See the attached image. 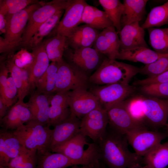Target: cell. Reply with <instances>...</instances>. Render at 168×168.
Instances as JSON below:
<instances>
[{
  "label": "cell",
  "instance_id": "1",
  "mask_svg": "<svg viewBox=\"0 0 168 168\" xmlns=\"http://www.w3.org/2000/svg\"><path fill=\"white\" fill-rule=\"evenodd\" d=\"M95 142L99 160L107 168H129L142 161V157L129 149L126 134L108 125L104 134Z\"/></svg>",
  "mask_w": 168,
  "mask_h": 168
},
{
  "label": "cell",
  "instance_id": "2",
  "mask_svg": "<svg viewBox=\"0 0 168 168\" xmlns=\"http://www.w3.org/2000/svg\"><path fill=\"white\" fill-rule=\"evenodd\" d=\"M140 70L135 66L106 58L89 77V81L97 85L128 84L131 79L140 72Z\"/></svg>",
  "mask_w": 168,
  "mask_h": 168
},
{
  "label": "cell",
  "instance_id": "3",
  "mask_svg": "<svg viewBox=\"0 0 168 168\" xmlns=\"http://www.w3.org/2000/svg\"><path fill=\"white\" fill-rule=\"evenodd\" d=\"M45 2L39 1L14 14L7 21L4 38L0 37V53L9 54L21 46L22 36L32 13Z\"/></svg>",
  "mask_w": 168,
  "mask_h": 168
},
{
  "label": "cell",
  "instance_id": "4",
  "mask_svg": "<svg viewBox=\"0 0 168 168\" xmlns=\"http://www.w3.org/2000/svg\"><path fill=\"white\" fill-rule=\"evenodd\" d=\"M53 129L32 119L15 130L12 133L26 149L42 153L49 151Z\"/></svg>",
  "mask_w": 168,
  "mask_h": 168
},
{
  "label": "cell",
  "instance_id": "5",
  "mask_svg": "<svg viewBox=\"0 0 168 168\" xmlns=\"http://www.w3.org/2000/svg\"><path fill=\"white\" fill-rule=\"evenodd\" d=\"M51 152L63 154L76 165L93 164L99 161L96 143H88L86 137L80 132L68 142L54 148Z\"/></svg>",
  "mask_w": 168,
  "mask_h": 168
},
{
  "label": "cell",
  "instance_id": "6",
  "mask_svg": "<svg viewBox=\"0 0 168 168\" xmlns=\"http://www.w3.org/2000/svg\"><path fill=\"white\" fill-rule=\"evenodd\" d=\"M72 0H53L45 2L31 15L22 36L21 46L26 48L40 26L59 11L65 10Z\"/></svg>",
  "mask_w": 168,
  "mask_h": 168
},
{
  "label": "cell",
  "instance_id": "7",
  "mask_svg": "<svg viewBox=\"0 0 168 168\" xmlns=\"http://www.w3.org/2000/svg\"><path fill=\"white\" fill-rule=\"evenodd\" d=\"M58 63L57 80L53 94L78 89L87 90L90 82L86 73L63 59Z\"/></svg>",
  "mask_w": 168,
  "mask_h": 168
},
{
  "label": "cell",
  "instance_id": "8",
  "mask_svg": "<svg viewBox=\"0 0 168 168\" xmlns=\"http://www.w3.org/2000/svg\"><path fill=\"white\" fill-rule=\"evenodd\" d=\"M139 97L146 125L154 130L166 126L168 119V98Z\"/></svg>",
  "mask_w": 168,
  "mask_h": 168
},
{
  "label": "cell",
  "instance_id": "9",
  "mask_svg": "<svg viewBox=\"0 0 168 168\" xmlns=\"http://www.w3.org/2000/svg\"><path fill=\"white\" fill-rule=\"evenodd\" d=\"M106 110L109 120L108 125L122 134H126L139 129H147L144 123L132 117L125 106L124 100L110 107Z\"/></svg>",
  "mask_w": 168,
  "mask_h": 168
},
{
  "label": "cell",
  "instance_id": "10",
  "mask_svg": "<svg viewBox=\"0 0 168 168\" xmlns=\"http://www.w3.org/2000/svg\"><path fill=\"white\" fill-rule=\"evenodd\" d=\"M135 88L129 84L115 83L97 86L90 91L98 98L106 110L110 107L125 100L135 91Z\"/></svg>",
  "mask_w": 168,
  "mask_h": 168
},
{
  "label": "cell",
  "instance_id": "11",
  "mask_svg": "<svg viewBox=\"0 0 168 168\" xmlns=\"http://www.w3.org/2000/svg\"><path fill=\"white\" fill-rule=\"evenodd\" d=\"M101 54L91 47L73 49L68 47L65 49L63 56L68 63L87 74L99 66L103 59Z\"/></svg>",
  "mask_w": 168,
  "mask_h": 168
},
{
  "label": "cell",
  "instance_id": "12",
  "mask_svg": "<svg viewBox=\"0 0 168 168\" xmlns=\"http://www.w3.org/2000/svg\"><path fill=\"white\" fill-rule=\"evenodd\" d=\"M128 143L135 153L142 157L154 147L161 143L166 135L156 130L147 129H139L133 130L126 134Z\"/></svg>",
  "mask_w": 168,
  "mask_h": 168
},
{
  "label": "cell",
  "instance_id": "13",
  "mask_svg": "<svg viewBox=\"0 0 168 168\" xmlns=\"http://www.w3.org/2000/svg\"><path fill=\"white\" fill-rule=\"evenodd\" d=\"M109 120L106 110L102 106L92 110L81 120L80 132L96 142L105 132Z\"/></svg>",
  "mask_w": 168,
  "mask_h": 168
},
{
  "label": "cell",
  "instance_id": "14",
  "mask_svg": "<svg viewBox=\"0 0 168 168\" xmlns=\"http://www.w3.org/2000/svg\"><path fill=\"white\" fill-rule=\"evenodd\" d=\"M68 94L70 115L80 119L92 110L102 106L97 97L87 89L68 91Z\"/></svg>",
  "mask_w": 168,
  "mask_h": 168
},
{
  "label": "cell",
  "instance_id": "15",
  "mask_svg": "<svg viewBox=\"0 0 168 168\" xmlns=\"http://www.w3.org/2000/svg\"><path fill=\"white\" fill-rule=\"evenodd\" d=\"M87 3L84 0H72L65 10L61 20L55 28L54 35L57 34L67 37L81 23L83 10Z\"/></svg>",
  "mask_w": 168,
  "mask_h": 168
},
{
  "label": "cell",
  "instance_id": "16",
  "mask_svg": "<svg viewBox=\"0 0 168 168\" xmlns=\"http://www.w3.org/2000/svg\"><path fill=\"white\" fill-rule=\"evenodd\" d=\"M81 120L70 115L66 119L54 127L49 151L68 142L80 132Z\"/></svg>",
  "mask_w": 168,
  "mask_h": 168
},
{
  "label": "cell",
  "instance_id": "17",
  "mask_svg": "<svg viewBox=\"0 0 168 168\" xmlns=\"http://www.w3.org/2000/svg\"><path fill=\"white\" fill-rule=\"evenodd\" d=\"M114 26L100 32L93 44V48L109 59L115 60L120 50V41Z\"/></svg>",
  "mask_w": 168,
  "mask_h": 168
},
{
  "label": "cell",
  "instance_id": "18",
  "mask_svg": "<svg viewBox=\"0 0 168 168\" xmlns=\"http://www.w3.org/2000/svg\"><path fill=\"white\" fill-rule=\"evenodd\" d=\"M144 29L140 26L139 22L124 26L119 33L120 50L139 47L148 48L145 40Z\"/></svg>",
  "mask_w": 168,
  "mask_h": 168
},
{
  "label": "cell",
  "instance_id": "19",
  "mask_svg": "<svg viewBox=\"0 0 168 168\" xmlns=\"http://www.w3.org/2000/svg\"><path fill=\"white\" fill-rule=\"evenodd\" d=\"M68 92H58L50 96L48 126L54 127L70 115Z\"/></svg>",
  "mask_w": 168,
  "mask_h": 168
},
{
  "label": "cell",
  "instance_id": "20",
  "mask_svg": "<svg viewBox=\"0 0 168 168\" xmlns=\"http://www.w3.org/2000/svg\"><path fill=\"white\" fill-rule=\"evenodd\" d=\"M100 32L87 24L78 26L66 37L68 47L73 49L91 47Z\"/></svg>",
  "mask_w": 168,
  "mask_h": 168
},
{
  "label": "cell",
  "instance_id": "21",
  "mask_svg": "<svg viewBox=\"0 0 168 168\" xmlns=\"http://www.w3.org/2000/svg\"><path fill=\"white\" fill-rule=\"evenodd\" d=\"M34 56L32 64L28 72L30 92L36 88V83L49 65V60L46 53L43 43L31 49Z\"/></svg>",
  "mask_w": 168,
  "mask_h": 168
},
{
  "label": "cell",
  "instance_id": "22",
  "mask_svg": "<svg viewBox=\"0 0 168 168\" xmlns=\"http://www.w3.org/2000/svg\"><path fill=\"white\" fill-rule=\"evenodd\" d=\"M32 119V116L27 103L18 100L0 121L6 129L15 130Z\"/></svg>",
  "mask_w": 168,
  "mask_h": 168
},
{
  "label": "cell",
  "instance_id": "23",
  "mask_svg": "<svg viewBox=\"0 0 168 168\" xmlns=\"http://www.w3.org/2000/svg\"><path fill=\"white\" fill-rule=\"evenodd\" d=\"M17 138L7 131L0 133V166L7 167L10 161L24 148Z\"/></svg>",
  "mask_w": 168,
  "mask_h": 168
},
{
  "label": "cell",
  "instance_id": "24",
  "mask_svg": "<svg viewBox=\"0 0 168 168\" xmlns=\"http://www.w3.org/2000/svg\"><path fill=\"white\" fill-rule=\"evenodd\" d=\"M50 95L40 93L35 91L27 103L33 119L44 125H47L48 122Z\"/></svg>",
  "mask_w": 168,
  "mask_h": 168
},
{
  "label": "cell",
  "instance_id": "25",
  "mask_svg": "<svg viewBox=\"0 0 168 168\" xmlns=\"http://www.w3.org/2000/svg\"><path fill=\"white\" fill-rule=\"evenodd\" d=\"M165 54L158 53L148 48L139 47L120 50L116 59L141 62L146 65L155 62Z\"/></svg>",
  "mask_w": 168,
  "mask_h": 168
},
{
  "label": "cell",
  "instance_id": "26",
  "mask_svg": "<svg viewBox=\"0 0 168 168\" xmlns=\"http://www.w3.org/2000/svg\"><path fill=\"white\" fill-rule=\"evenodd\" d=\"M148 0H124V9L121 20L122 27L125 25L139 22L145 12V7Z\"/></svg>",
  "mask_w": 168,
  "mask_h": 168
},
{
  "label": "cell",
  "instance_id": "27",
  "mask_svg": "<svg viewBox=\"0 0 168 168\" xmlns=\"http://www.w3.org/2000/svg\"><path fill=\"white\" fill-rule=\"evenodd\" d=\"M37 168H67L76 164L63 154L48 151L37 152Z\"/></svg>",
  "mask_w": 168,
  "mask_h": 168
},
{
  "label": "cell",
  "instance_id": "28",
  "mask_svg": "<svg viewBox=\"0 0 168 168\" xmlns=\"http://www.w3.org/2000/svg\"><path fill=\"white\" fill-rule=\"evenodd\" d=\"M43 42L50 61L58 63L63 60L64 52L68 47L66 37L56 34Z\"/></svg>",
  "mask_w": 168,
  "mask_h": 168
},
{
  "label": "cell",
  "instance_id": "29",
  "mask_svg": "<svg viewBox=\"0 0 168 168\" xmlns=\"http://www.w3.org/2000/svg\"><path fill=\"white\" fill-rule=\"evenodd\" d=\"M142 161L147 168H166L168 166V142L154 147L142 157Z\"/></svg>",
  "mask_w": 168,
  "mask_h": 168
},
{
  "label": "cell",
  "instance_id": "30",
  "mask_svg": "<svg viewBox=\"0 0 168 168\" xmlns=\"http://www.w3.org/2000/svg\"><path fill=\"white\" fill-rule=\"evenodd\" d=\"M58 63L51 62L42 76L38 80L36 91L39 93L50 95L53 94L57 78Z\"/></svg>",
  "mask_w": 168,
  "mask_h": 168
},
{
  "label": "cell",
  "instance_id": "31",
  "mask_svg": "<svg viewBox=\"0 0 168 168\" xmlns=\"http://www.w3.org/2000/svg\"><path fill=\"white\" fill-rule=\"evenodd\" d=\"M64 11H58L42 24L31 39L28 47L31 49L41 43L44 38L48 35L59 23Z\"/></svg>",
  "mask_w": 168,
  "mask_h": 168
},
{
  "label": "cell",
  "instance_id": "32",
  "mask_svg": "<svg viewBox=\"0 0 168 168\" xmlns=\"http://www.w3.org/2000/svg\"><path fill=\"white\" fill-rule=\"evenodd\" d=\"M99 2L119 33L122 29L121 20L124 9L123 4L119 0H99Z\"/></svg>",
  "mask_w": 168,
  "mask_h": 168
},
{
  "label": "cell",
  "instance_id": "33",
  "mask_svg": "<svg viewBox=\"0 0 168 168\" xmlns=\"http://www.w3.org/2000/svg\"><path fill=\"white\" fill-rule=\"evenodd\" d=\"M168 23V1L152 8L141 26L144 29L159 27Z\"/></svg>",
  "mask_w": 168,
  "mask_h": 168
},
{
  "label": "cell",
  "instance_id": "34",
  "mask_svg": "<svg viewBox=\"0 0 168 168\" xmlns=\"http://www.w3.org/2000/svg\"><path fill=\"white\" fill-rule=\"evenodd\" d=\"M149 34V43L156 52L168 54V30L154 27L147 29Z\"/></svg>",
  "mask_w": 168,
  "mask_h": 168
},
{
  "label": "cell",
  "instance_id": "35",
  "mask_svg": "<svg viewBox=\"0 0 168 168\" xmlns=\"http://www.w3.org/2000/svg\"><path fill=\"white\" fill-rule=\"evenodd\" d=\"M39 2L36 0H0V13L5 16L7 21L14 14Z\"/></svg>",
  "mask_w": 168,
  "mask_h": 168
},
{
  "label": "cell",
  "instance_id": "36",
  "mask_svg": "<svg viewBox=\"0 0 168 168\" xmlns=\"http://www.w3.org/2000/svg\"><path fill=\"white\" fill-rule=\"evenodd\" d=\"M37 152L24 149L9 163L11 168H36Z\"/></svg>",
  "mask_w": 168,
  "mask_h": 168
},
{
  "label": "cell",
  "instance_id": "37",
  "mask_svg": "<svg viewBox=\"0 0 168 168\" xmlns=\"http://www.w3.org/2000/svg\"><path fill=\"white\" fill-rule=\"evenodd\" d=\"M168 71V54L159 58L155 62L146 64L140 68V73L151 77Z\"/></svg>",
  "mask_w": 168,
  "mask_h": 168
},
{
  "label": "cell",
  "instance_id": "38",
  "mask_svg": "<svg viewBox=\"0 0 168 168\" xmlns=\"http://www.w3.org/2000/svg\"><path fill=\"white\" fill-rule=\"evenodd\" d=\"M0 98L9 108L15 104L18 97V91L12 78L8 77L6 83L0 89Z\"/></svg>",
  "mask_w": 168,
  "mask_h": 168
},
{
  "label": "cell",
  "instance_id": "39",
  "mask_svg": "<svg viewBox=\"0 0 168 168\" xmlns=\"http://www.w3.org/2000/svg\"><path fill=\"white\" fill-rule=\"evenodd\" d=\"M141 86L142 92L148 96L168 98V82L153 83Z\"/></svg>",
  "mask_w": 168,
  "mask_h": 168
},
{
  "label": "cell",
  "instance_id": "40",
  "mask_svg": "<svg viewBox=\"0 0 168 168\" xmlns=\"http://www.w3.org/2000/svg\"><path fill=\"white\" fill-rule=\"evenodd\" d=\"M124 102L127 110L132 117L145 124L139 96L125 100Z\"/></svg>",
  "mask_w": 168,
  "mask_h": 168
},
{
  "label": "cell",
  "instance_id": "41",
  "mask_svg": "<svg viewBox=\"0 0 168 168\" xmlns=\"http://www.w3.org/2000/svg\"><path fill=\"white\" fill-rule=\"evenodd\" d=\"M14 62L20 68L28 70L33 63L34 56L32 53L27 50L26 48H22L14 54Z\"/></svg>",
  "mask_w": 168,
  "mask_h": 168
},
{
  "label": "cell",
  "instance_id": "42",
  "mask_svg": "<svg viewBox=\"0 0 168 168\" xmlns=\"http://www.w3.org/2000/svg\"><path fill=\"white\" fill-rule=\"evenodd\" d=\"M94 8L95 7L86 4L82 14L81 23H85L97 29V24L95 18Z\"/></svg>",
  "mask_w": 168,
  "mask_h": 168
},
{
  "label": "cell",
  "instance_id": "43",
  "mask_svg": "<svg viewBox=\"0 0 168 168\" xmlns=\"http://www.w3.org/2000/svg\"><path fill=\"white\" fill-rule=\"evenodd\" d=\"M95 15L98 30H103L106 28L114 26L113 23L104 11L95 7Z\"/></svg>",
  "mask_w": 168,
  "mask_h": 168
},
{
  "label": "cell",
  "instance_id": "44",
  "mask_svg": "<svg viewBox=\"0 0 168 168\" xmlns=\"http://www.w3.org/2000/svg\"><path fill=\"white\" fill-rule=\"evenodd\" d=\"M168 82V71L156 76L137 80L134 82L136 85L142 86L153 83Z\"/></svg>",
  "mask_w": 168,
  "mask_h": 168
},
{
  "label": "cell",
  "instance_id": "45",
  "mask_svg": "<svg viewBox=\"0 0 168 168\" xmlns=\"http://www.w3.org/2000/svg\"><path fill=\"white\" fill-rule=\"evenodd\" d=\"M6 58L7 56L4 55L0 56V89L2 88L6 84L9 73L6 64Z\"/></svg>",
  "mask_w": 168,
  "mask_h": 168
},
{
  "label": "cell",
  "instance_id": "46",
  "mask_svg": "<svg viewBox=\"0 0 168 168\" xmlns=\"http://www.w3.org/2000/svg\"><path fill=\"white\" fill-rule=\"evenodd\" d=\"M7 26V21L5 16L0 13V31L2 33L5 34Z\"/></svg>",
  "mask_w": 168,
  "mask_h": 168
},
{
  "label": "cell",
  "instance_id": "47",
  "mask_svg": "<svg viewBox=\"0 0 168 168\" xmlns=\"http://www.w3.org/2000/svg\"><path fill=\"white\" fill-rule=\"evenodd\" d=\"M8 107L0 98V121L7 114Z\"/></svg>",
  "mask_w": 168,
  "mask_h": 168
},
{
  "label": "cell",
  "instance_id": "48",
  "mask_svg": "<svg viewBox=\"0 0 168 168\" xmlns=\"http://www.w3.org/2000/svg\"><path fill=\"white\" fill-rule=\"evenodd\" d=\"M99 161H100L96 164L90 165H74L70 167L69 168H96L99 163Z\"/></svg>",
  "mask_w": 168,
  "mask_h": 168
},
{
  "label": "cell",
  "instance_id": "49",
  "mask_svg": "<svg viewBox=\"0 0 168 168\" xmlns=\"http://www.w3.org/2000/svg\"><path fill=\"white\" fill-rule=\"evenodd\" d=\"M129 168H147V166L143 163L142 161L136 163Z\"/></svg>",
  "mask_w": 168,
  "mask_h": 168
},
{
  "label": "cell",
  "instance_id": "50",
  "mask_svg": "<svg viewBox=\"0 0 168 168\" xmlns=\"http://www.w3.org/2000/svg\"><path fill=\"white\" fill-rule=\"evenodd\" d=\"M96 168H107L106 166L100 161Z\"/></svg>",
  "mask_w": 168,
  "mask_h": 168
},
{
  "label": "cell",
  "instance_id": "51",
  "mask_svg": "<svg viewBox=\"0 0 168 168\" xmlns=\"http://www.w3.org/2000/svg\"><path fill=\"white\" fill-rule=\"evenodd\" d=\"M166 126V127L167 134L168 135V121Z\"/></svg>",
  "mask_w": 168,
  "mask_h": 168
},
{
  "label": "cell",
  "instance_id": "52",
  "mask_svg": "<svg viewBox=\"0 0 168 168\" xmlns=\"http://www.w3.org/2000/svg\"><path fill=\"white\" fill-rule=\"evenodd\" d=\"M0 168H10L8 167L7 166H0Z\"/></svg>",
  "mask_w": 168,
  "mask_h": 168
},
{
  "label": "cell",
  "instance_id": "53",
  "mask_svg": "<svg viewBox=\"0 0 168 168\" xmlns=\"http://www.w3.org/2000/svg\"><path fill=\"white\" fill-rule=\"evenodd\" d=\"M167 29H168V28H167Z\"/></svg>",
  "mask_w": 168,
  "mask_h": 168
}]
</instances>
